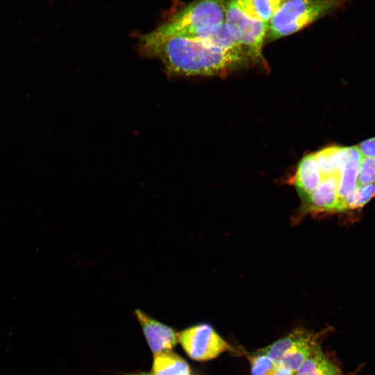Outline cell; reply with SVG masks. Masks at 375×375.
<instances>
[{"label":"cell","instance_id":"1","mask_svg":"<svg viewBox=\"0 0 375 375\" xmlns=\"http://www.w3.org/2000/svg\"><path fill=\"white\" fill-rule=\"evenodd\" d=\"M143 53L156 56L170 73L180 75H217L240 64L244 49H221L192 38L174 36L140 40Z\"/></svg>","mask_w":375,"mask_h":375},{"label":"cell","instance_id":"2","mask_svg":"<svg viewBox=\"0 0 375 375\" xmlns=\"http://www.w3.org/2000/svg\"><path fill=\"white\" fill-rule=\"evenodd\" d=\"M228 1L197 0L167 22L144 35L153 40L174 36L195 38L226 21V7Z\"/></svg>","mask_w":375,"mask_h":375},{"label":"cell","instance_id":"3","mask_svg":"<svg viewBox=\"0 0 375 375\" xmlns=\"http://www.w3.org/2000/svg\"><path fill=\"white\" fill-rule=\"evenodd\" d=\"M347 0H288L268 23L266 38L274 40L296 33L342 8Z\"/></svg>","mask_w":375,"mask_h":375},{"label":"cell","instance_id":"4","mask_svg":"<svg viewBox=\"0 0 375 375\" xmlns=\"http://www.w3.org/2000/svg\"><path fill=\"white\" fill-rule=\"evenodd\" d=\"M179 342L192 360L206 361L217 357L232 347L208 324L188 327L178 333Z\"/></svg>","mask_w":375,"mask_h":375},{"label":"cell","instance_id":"5","mask_svg":"<svg viewBox=\"0 0 375 375\" xmlns=\"http://www.w3.org/2000/svg\"><path fill=\"white\" fill-rule=\"evenodd\" d=\"M226 22L235 28L239 43L247 53L253 58H260L268 23L249 17L240 10L235 0H229L226 4Z\"/></svg>","mask_w":375,"mask_h":375},{"label":"cell","instance_id":"6","mask_svg":"<svg viewBox=\"0 0 375 375\" xmlns=\"http://www.w3.org/2000/svg\"><path fill=\"white\" fill-rule=\"evenodd\" d=\"M134 314L138 321L147 342L153 355L172 351L178 343V333L175 330L140 309Z\"/></svg>","mask_w":375,"mask_h":375},{"label":"cell","instance_id":"7","mask_svg":"<svg viewBox=\"0 0 375 375\" xmlns=\"http://www.w3.org/2000/svg\"><path fill=\"white\" fill-rule=\"evenodd\" d=\"M340 174L323 177L304 203L306 208L320 212H338Z\"/></svg>","mask_w":375,"mask_h":375},{"label":"cell","instance_id":"8","mask_svg":"<svg viewBox=\"0 0 375 375\" xmlns=\"http://www.w3.org/2000/svg\"><path fill=\"white\" fill-rule=\"evenodd\" d=\"M322 179L315 154H308L300 161L294 178V186L305 203Z\"/></svg>","mask_w":375,"mask_h":375},{"label":"cell","instance_id":"9","mask_svg":"<svg viewBox=\"0 0 375 375\" xmlns=\"http://www.w3.org/2000/svg\"><path fill=\"white\" fill-rule=\"evenodd\" d=\"M362 154L356 147H349L348 159L340 172L338 192V212L344 211V203L345 199L356 188L359 165L362 160Z\"/></svg>","mask_w":375,"mask_h":375},{"label":"cell","instance_id":"10","mask_svg":"<svg viewBox=\"0 0 375 375\" xmlns=\"http://www.w3.org/2000/svg\"><path fill=\"white\" fill-rule=\"evenodd\" d=\"M192 39L221 49H244L239 43L235 28L226 21Z\"/></svg>","mask_w":375,"mask_h":375},{"label":"cell","instance_id":"11","mask_svg":"<svg viewBox=\"0 0 375 375\" xmlns=\"http://www.w3.org/2000/svg\"><path fill=\"white\" fill-rule=\"evenodd\" d=\"M349 147H331L315 154L322 177L340 174L348 159Z\"/></svg>","mask_w":375,"mask_h":375},{"label":"cell","instance_id":"12","mask_svg":"<svg viewBox=\"0 0 375 375\" xmlns=\"http://www.w3.org/2000/svg\"><path fill=\"white\" fill-rule=\"evenodd\" d=\"M288 0H235L236 5L249 17L269 23L271 18Z\"/></svg>","mask_w":375,"mask_h":375},{"label":"cell","instance_id":"13","mask_svg":"<svg viewBox=\"0 0 375 375\" xmlns=\"http://www.w3.org/2000/svg\"><path fill=\"white\" fill-rule=\"evenodd\" d=\"M151 375H191L188 363L172 351L154 355Z\"/></svg>","mask_w":375,"mask_h":375},{"label":"cell","instance_id":"14","mask_svg":"<svg viewBox=\"0 0 375 375\" xmlns=\"http://www.w3.org/2000/svg\"><path fill=\"white\" fill-rule=\"evenodd\" d=\"M316 344L314 337L306 333L282 357L278 365L296 372L310 355Z\"/></svg>","mask_w":375,"mask_h":375},{"label":"cell","instance_id":"15","mask_svg":"<svg viewBox=\"0 0 375 375\" xmlns=\"http://www.w3.org/2000/svg\"><path fill=\"white\" fill-rule=\"evenodd\" d=\"M296 375H342L339 369L326 357L319 344L296 372Z\"/></svg>","mask_w":375,"mask_h":375},{"label":"cell","instance_id":"16","mask_svg":"<svg viewBox=\"0 0 375 375\" xmlns=\"http://www.w3.org/2000/svg\"><path fill=\"white\" fill-rule=\"evenodd\" d=\"M306 332L297 330L289 335L278 340L272 344L260 349L258 352L265 354L277 365L282 357L288 352Z\"/></svg>","mask_w":375,"mask_h":375},{"label":"cell","instance_id":"17","mask_svg":"<svg viewBox=\"0 0 375 375\" xmlns=\"http://www.w3.org/2000/svg\"><path fill=\"white\" fill-rule=\"evenodd\" d=\"M375 197V183L358 185L354 192L344 201V211L362 208Z\"/></svg>","mask_w":375,"mask_h":375},{"label":"cell","instance_id":"18","mask_svg":"<svg viewBox=\"0 0 375 375\" xmlns=\"http://www.w3.org/2000/svg\"><path fill=\"white\" fill-rule=\"evenodd\" d=\"M278 365L269 357L257 352L251 359V372L252 375H272Z\"/></svg>","mask_w":375,"mask_h":375},{"label":"cell","instance_id":"19","mask_svg":"<svg viewBox=\"0 0 375 375\" xmlns=\"http://www.w3.org/2000/svg\"><path fill=\"white\" fill-rule=\"evenodd\" d=\"M358 185L375 183V158H362L358 169Z\"/></svg>","mask_w":375,"mask_h":375},{"label":"cell","instance_id":"20","mask_svg":"<svg viewBox=\"0 0 375 375\" xmlns=\"http://www.w3.org/2000/svg\"><path fill=\"white\" fill-rule=\"evenodd\" d=\"M356 147L362 156L375 158V137L363 141Z\"/></svg>","mask_w":375,"mask_h":375},{"label":"cell","instance_id":"21","mask_svg":"<svg viewBox=\"0 0 375 375\" xmlns=\"http://www.w3.org/2000/svg\"><path fill=\"white\" fill-rule=\"evenodd\" d=\"M272 375H296V372H292L284 367L278 366L277 369L272 374Z\"/></svg>","mask_w":375,"mask_h":375},{"label":"cell","instance_id":"22","mask_svg":"<svg viewBox=\"0 0 375 375\" xmlns=\"http://www.w3.org/2000/svg\"><path fill=\"white\" fill-rule=\"evenodd\" d=\"M123 375H151V373L140 372H132V373H123Z\"/></svg>","mask_w":375,"mask_h":375}]
</instances>
